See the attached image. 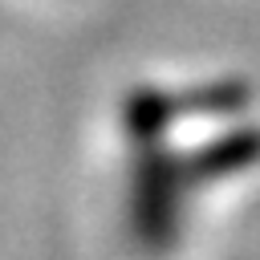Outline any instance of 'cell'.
I'll list each match as a JSON object with an SVG mask.
<instances>
[{"instance_id": "1", "label": "cell", "mask_w": 260, "mask_h": 260, "mask_svg": "<svg viewBox=\"0 0 260 260\" xmlns=\"http://www.w3.org/2000/svg\"><path fill=\"white\" fill-rule=\"evenodd\" d=\"M126 232L146 256L175 252L187 236L191 203L199 191L228 183L260 162V130L228 126L223 134L175 150L167 130L146 138H126Z\"/></svg>"}]
</instances>
